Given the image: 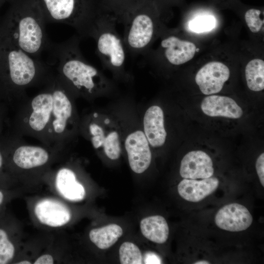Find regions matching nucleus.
Wrapping results in <instances>:
<instances>
[{
	"label": "nucleus",
	"instance_id": "obj_11",
	"mask_svg": "<svg viewBox=\"0 0 264 264\" xmlns=\"http://www.w3.org/2000/svg\"><path fill=\"white\" fill-rule=\"evenodd\" d=\"M252 221L253 217L247 208L237 203L224 205L215 217L219 228L230 232L244 231L250 226Z\"/></svg>",
	"mask_w": 264,
	"mask_h": 264
},
{
	"label": "nucleus",
	"instance_id": "obj_20",
	"mask_svg": "<svg viewBox=\"0 0 264 264\" xmlns=\"http://www.w3.org/2000/svg\"><path fill=\"white\" fill-rule=\"evenodd\" d=\"M140 227L143 235L154 243H164L168 238L169 229L167 222L160 215L143 219L140 221Z\"/></svg>",
	"mask_w": 264,
	"mask_h": 264
},
{
	"label": "nucleus",
	"instance_id": "obj_3",
	"mask_svg": "<svg viewBox=\"0 0 264 264\" xmlns=\"http://www.w3.org/2000/svg\"><path fill=\"white\" fill-rule=\"evenodd\" d=\"M54 73L50 65L27 53L0 34V82L3 89L20 100L27 88L44 85Z\"/></svg>",
	"mask_w": 264,
	"mask_h": 264
},
{
	"label": "nucleus",
	"instance_id": "obj_1",
	"mask_svg": "<svg viewBox=\"0 0 264 264\" xmlns=\"http://www.w3.org/2000/svg\"><path fill=\"white\" fill-rule=\"evenodd\" d=\"M54 74L38 94L21 103L17 125L21 136H31L48 147L58 148L66 137L67 118L61 102L53 93Z\"/></svg>",
	"mask_w": 264,
	"mask_h": 264
},
{
	"label": "nucleus",
	"instance_id": "obj_16",
	"mask_svg": "<svg viewBox=\"0 0 264 264\" xmlns=\"http://www.w3.org/2000/svg\"><path fill=\"white\" fill-rule=\"evenodd\" d=\"M143 122V132L150 145L153 147L163 145L167 132L162 109L156 105L150 107L144 114Z\"/></svg>",
	"mask_w": 264,
	"mask_h": 264
},
{
	"label": "nucleus",
	"instance_id": "obj_28",
	"mask_svg": "<svg viewBox=\"0 0 264 264\" xmlns=\"http://www.w3.org/2000/svg\"><path fill=\"white\" fill-rule=\"evenodd\" d=\"M145 264H161V260L160 257L156 254L148 252L145 255L144 259Z\"/></svg>",
	"mask_w": 264,
	"mask_h": 264
},
{
	"label": "nucleus",
	"instance_id": "obj_9",
	"mask_svg": "<svg viewBox=\"0 0 264 264\" xmlns=\"http://www.w3.org/2000/svg\"><path fill=\"white\" fill-rule=\"evenodd\" d=\"M12 160L15 165L22 171H28L45 166L50 161L52 154L60 152L43 144L31 145L20 141L17 142Z\"/></svg>",
	"mask_w": 264,
	"mask_h": 264
},
{
	"label": "nucleus",
	"instance_id": "obj_25",
	"mask_svg": "<svg viewBox=\"0 0 264 264\" xmlns=\"http://www.w3.org/2000/svg\"><path fill=\"white\" fill-rule=\"evenodd\" d=\"M15 247L9 240L6 232L0 229V264L10 262L13 258Z\"/></svg>",
	"mask_w": 264,
	"mask_h": 264
},
{
	"label": "nucleus",
	"instance_id": "obj_22",
	"mask_svg": "<svg viewBox=\"0 0 264 264\" xmlns=\"http://www.w3.org/2000/svg\"><path fill=\"white\" fill-rule=\"evenodd\" d=\"M246 83L248 88L254 91L264 88V62L259 59L249 61L245 69Z\"/></svg>",
	"mask_w": 264,
	"mask_h": 264
},
{
	"label": "nucleus",
	"instance_id": "obj_18",
	"mask_svg": "<svg viewBox=\"0 0 264 264\" xmlns=\"http://www.w3.org/2000/svg\"><path fill=\"white\" fill-rule=\"evenodd\" d=\"M201 109L204 114L211 117L238 119L243 114L242 108L234 100L224 96L213 95L205 97Z\"/></svg>",
	"mask_w": 264,
	"mask_h": 264
},
{
	"label": "nucleus",
	"instance_id": "obj_27",
	"mask_svg": "<svg viewBox=\"0 0 264 264\" xmlns=\"http://www.w3.org/2000/svg\"><path fill=\"white\" fill-rule=\"evenodd\" d=\"M256 169L260 182L264 186V154H261L256 162Z\"/></svg>",
	"mask_w": 264,
	"mask_h": 264
},
{
	"label": "nucleus",
	"instance_id": "obj_15",
	"mask_svg": "<svg viewBox=\"0 0 264 264\" xmlns=\"http://www.w3.org/2000/svg\"><path fill=\"white\" fill-rule=\"evenodd\" d=\"M160 47L166 61L175 66L184 64L191 60L197 50L194 43L182 40L174 35L164 38L161 42Z\"/></svg>",
	"mask_w": 264,
	"mask_h": 264
},
{
	"label": "nucleus",
	"instance_id": "obj_14",
	"mask_svg": "<svg viewBox=\"0 0 264 264\" xmlns=\"http://www.w3.org/2000/svg\"><path fill=\"white\" fill-rule=\"evenodd\" d=\"M34 213L39 221L50 227H61L71 219L69 209L63 203L51 199L39 201L34 207Z\"/></svg>",
	"mask_w": 264,
	"mask_h": 264
},
{
	"label": "nucleus",
	"instance_id": "obj_13",
	"mask_svg": "<svg viewBox=\"0 0 264 264\" xmlns=\"http://www.w3.org/2000/svg\"><path fill=\"white\" fill-rule=\"evenodd\" d=\"M213 161L205 152L198 150L186 154L180 163L179 174L185 179H204L214 174Z\"/></svg>",
	"mask_w": 264,
	"mask_h": 264
},
{
	"label": "nucleus",
	"instance_id": "obj_17",
	"mask_svg": "<svg viewBox=\"0 0 264 264\" xmlns=\"http://www.w3.org/2000/svg\"><path fill=\"white\" fill-rule=\"evenodd\" d=\"M219 185V180L214 177L198 180L184 178L178 184L177 191L184 199L199 202L214 192Z\"/></svg>",
	"mask_w": 264,
	"mask_h": 264
},
{
	"label": "nucleus",
	"instance_id": "obj_33",
	"mask_svg": "<svg viewBox=\"0 0 264 264\" xmlns=\"http://www.w3.org/2000/svg\"><path fill=\"white\" fill-rule=\"evenodd\" d=\"M3 195L1 192L0 191V205L1 204L3 201Z\"/></svg>",
	"mask_w": 264,
	"mask_h": 264
},
{
	"label": "nucleus",
	"instance_id": "obj_5",
	"mask_svg": "<svg viewBox=\"0 0 264 264\" xmlns=\"http://www.w3.org/2000/svg\"><path fill=\"white\" fill-rule=\"evenodd\" d=\"M46 24L63 23L73 27L82 39L92 38L102 12L90 0H36Z\"/></svg>",
	"mask_w": 264,
	"mask_h": 264
},
{
	"label": "nucleus",
	"instance_id": "obj_26",
	"mask_svg": "<svg viewBox=\"0 0 264 264\" xmlns=\"http://www.w3.org/2000/svg\"><path fill=\"white\" fill-rule=\"evenodd\" d=\"M260 14L261 11L256 9H250L245 14L246 23L253 33H258L263 26L264 21L260 18Z\"/></svg>",
	"mask_w": 264,
	"mask_h": 264
},
{
	"label": "nucleus",
	"instance_id": "obj_10",
	"mask_svg": "<svg viewBox=\"0 0 264 264\" xmlns=\"http://www.w3.org/2000/svg\"><path fill=\"white\" fill-rule=\"evenodd\" d=\"M125 147L132 171L137 174L144 172L151 164L152 153L144 132L137 130L130 133L125 139Z\"/></svg>",
	"mask_w": 264,
	"mask_h": 264
},
{
	"label": "nucleus",
	"instance_id": "obj_6",
	"mask_svg": "<svg viewBox=\"0 0 264 264\" xmlns=\"http://www.w3.org/2000/svg\"><path fill=\"white\" fill-rule=\"evenodd\" d=\"M117 21L110 14L102 13L92 37L95 42V53L103 66L116 78H125L126 53L123 38L116 29Z\"/></svg>",
	"mask_w": 264,
	"mask_h": 264
},
{
	"label": "nucleus",
	"instance_id": "obj_8",
	"mask_svg": "<svg viewBox=\"0 0 264 264\" xmlns=\"http://www.w3.org/2000/svg\"><path fill=\"white\" fill-rule=\"evenodd\" d=\"M83 127L94 149H102L110 159L119 158L121 151L120 134L109 119L100 118L94 113L83 122Z\"/></svg>",
	"mask_w": 264,
	"mask_h": 264
},
{
	"label": "nucleus",
	"instance_id": "obj_2",
	"mask_svg": "<svg viewBox=\"0 0 264 264\" xmlns=\"http://www.w3.org/2000/svg\"><path fill=\"white\" fill-rule=\"evenodd\" d=\"M76 34L65 41L52 43L49 51L56 64L55 73L74 97L93 98L110 90L112 85L97 68L85 58Z\"/></svg>",
	"mask_w": 264,
	"mask_h": 264
},
{
	"label": "nucleus",
	"instance_id": "obj_21",
	"mask_svg": "<svg viewBox=\"0 0 264 264\" xmlns=\"http://www.w3.org/2000/svg\"><path fill=\"white\" fill-rule=\"evenodd\" d=\"M123 234V229L116 224L94 228L89 233L90 240L98 248L106 249L113 245Z\"/></svg>",
	"mask_w": 264,
	"mask_h": 264
},
{
	"label": "nucleus",
	"instance_id": "obj_4",
	"mask_svg": "<svg viewBox=\"0 0 264 264\" xmlns=\"http://www.w3.org/2000/svg\"><path fill=\"white\" fill-rule=\"evenodd\" d=\"M45 22L35 0L14 4L0 21V34L33 57L40 59L49 50L52 42L45 29Z\"/></svg>",
	"mask_w": 264,
	"mask_h": 264
},
{
	"label": "nucleus",
	"instance_id": "obj_7",
	"mask_svg": "<svg viewBox=\"0 0 264 264\" xmlns=\"http://www.w3.org/2000/svg\"><path fill=\"white\" fill-rule=\"evenodd\" d=\"M134 6L123 24V40L127 53L132 57L142 56L149 50L157 32V21L149 8Z\"/></svg>",
	"mask_w": 264,
	"mask_h": 264
},
{
	"label": "nucleus",
	"instance_id": "obj_19",
	"mask_svg": "<svg viewBox=\"0 0 264 264\" xmlns=\"http://www.w3.org/2000/svg\"><path fill=\"white\" fill-rule=\"evenodd\" d=\"M55 185L60 194L67 200L78 201L85 198L84 186L77 180L75 172L69 168L62 167L57 171Z\"/></svg>",
	"mask_w": 264,
	"mask_h": 264
},
{
	"label": "nucleus",
	"instance_id": "obj_12",
	"mask_svg": "<svg viewBox=\"0 0 264 264\" xmlns=\"http://www.w3.org/2000/svg\"><path fill=\"white\" fill-rule=\"evenodd\" d=\"M229 77L230 70L225 65L211 62L198 71L195 81L203 94L211 95L220 91Z\"/></svg>",
	"mask_w": 264,
	"mask_h": 264
},
{
	"label": "nucleus",
	"instance_id": "obj_34",
	"mask_svg": "<svg viewBox=\"0 0 264 264\" xmlns=\"http://www.w3.org/2000/svg\"><path fill=\"white\" fill-rule=\"evenodd\" d=\"M7 0H0V6L1 5V4L3 2H5V1H6Z\"/></svg>",
	"mask_w": 264,
	"mask_h": 264
},
{
	"label": "nucleus",
	"instance_id": "obj_30",
	"mask_svg": "<svg viewBox=\"0 0 264 264\" xmlns=\"http://www.w3.org/2000/svg\"><path fill=\"white\" fill-rule=\"evenodd\" d=\"M195 264H209L210 263L208 261L202 260V261H199L198 262H196L194 263Z\"/></svg>",
	"mask_w": 264,
	"mask_h": 264
},
{
	"label": "nucleus",
	"instance_id": "obj_31",
	"mask_svg": "<svg viewBox=\"0 0 264 264\" xmlns=\"http://www.w3.org/2000/svg\"><path fill=\"white\" fill-rule=\"evenodd\" d=\"M18 264H30L31 263L28 261H22L19 263H17Z\"/></svg>",
	"mask_w": 264,
	"mask_h": 264
},
{
	"label": "nucleus",
	"instance_id": "obj_32",
	"mask_svg": "<svg viewBox=\"0 0 264 264\" xmlns=\"http://www.w3.org/2000/svg\"><path fill=\"white\" fill-rule=\"evenodd\" d=\"M2 162H3V158H2L1 153L0 151V168L2 166Z\"/></svg>",
	"mask_w": 264,
	"mask_h": 264
},
{
	"label": "nucleus",
	"instance_id": "obj_23",
	"mask_svg": "<svg viewBox=\"0 0 264 264\" xmlns=\"http://www.w3.org/2000/svg\"><path fill=\"white\" fill-rule=\"evenodd\" d=\"M119 260L122 264H141L143 258L138 247L132 242H123L119 248Z\"/></svg>",
	"mask_w": 264,
	"mask_h": 264
},
{
	"label": "nucleus",
	"instance_id": "obj_24",
	"mask_svg": "<svg viewBox=\"0 0 264 264\" xmlns=\"http://www.w3.org/2000/svg\"><path fill=\"white\" fill-rule=\"evenodd\" d=\"M216 20L212 15H202L191 20L189 29L196 33H202L212 30L216 26Z\"/></svg>",
	"mask_w": 264,
	"mask_h": 264
},
{
	"label": "nucleus",
	"instance_id": "obj_29",
	"mask_svg": "<svg viewBox=\"0 0 264 264\" xmlns=\"http://www.w3.org/2000/svg\"><path fill=\"white\" fill-rule=\"evenodd\" d=\"M54 262L53 257L49 254H44L38 257L34 264H52Z\"/></svg>",
	"mask_w": 264,
	"mask_h": 264
}]
</instances>
